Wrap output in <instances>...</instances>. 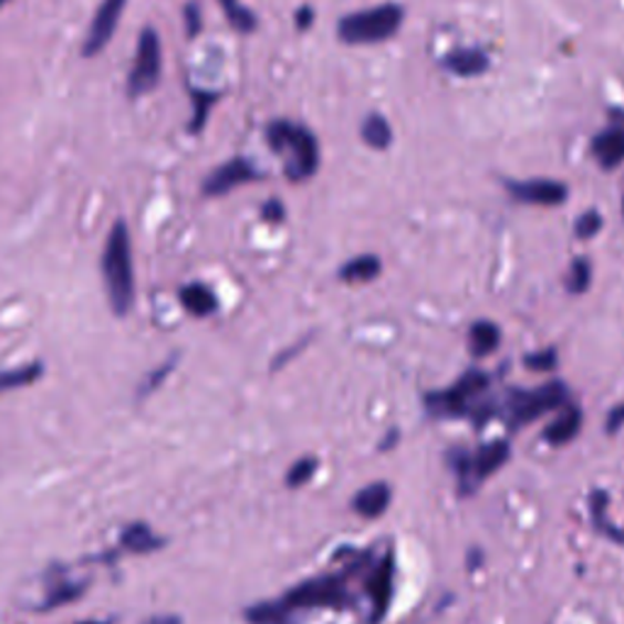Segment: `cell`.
Here are the masks:
<instances>
[{
	"label": "cell",
	"mask_w": 624,
	"mask_h": 624,
	"mask_svg": "<svg viewBox=\"0 0 624 624\" xmlns=\"http://www.w3.org/2000/svg\"><path fill=\"white\" fill-rule=\"evenodd\" d=\"M557 362H559V358H557L554 350H542V352H534V354L524 356V366L532 368V371H554Z\"/></svg>",
	"instance_id": "29"
},
{
	"label": "cell",
	"mask_w": 624,
	"mask_h": 624,
	"mask_svg": "<svg viewBox=\"0 0 624 624\" xmlns=\"http://www.w3.org/2000/svg\"><path fill=\"white\" fill-rule=\"evenodd\" d=\"M506 188L510 196L520 202H532V206L554 208L569 198V186L551 178H530V181H508Z\"/></svg>",
	"instance_id": "9"
},
{
	"label": "cell",
	"mask_w": 624,
	"mask_h": 624,
	"mask_svg": "<svg viewBox=\"0 0 624 624\" xmlns=\"http://www.w3.org/2000/svg\"><path fill=\"white\" fill-rule=\"evenodd\" d=\"M610 435H615L620 427H624V403H620L617 407H612L610 415H607V423H605Z\"/></svg>",
	"instance_id": "32"
},
{
	"label": "cell",
	"mask_w": 624,
	"mask_h": 624,
	"mask_svg": "<svg viewBox=\"0 0 624 624\" xmlns=\"http://www.w3.org/2000/svg\"><path fill=\"white\" fill-rule=\"evenodd\" d=\"M362 137L364 142L368 144L371 149H388L391 147V142H393V129L388 125V119L378 115V113H371L366 119H364V125H362Z\"/></svg>",
	"instance_id": "21"
},
{
	"label": "cell",
	"mask_w": 624,
	"mask_h": 624,
	"mask_svg": "<svg viewBox=\"0 0 624 624\" xmlns=\"http://www.w3.org/2000/svg\"><path fill=\"white\" fill-rule=\"evenodd\" d=\"M105 291L117 315H125L135 303V263H132V242L125 222H117L107 235L103 251Z\"/></svg>",
	"instance_id": "1"
},
{
	"label": "cell",
	"mask_w": 624,
	"mask_h": 624,
	"mask_svg": "<svg viewBox=\"0 0 624 624\" xmlns=\"http://www.w3.org/2000/svg\"><path fill=\"white\" fill-rule=\"evenodd\" d=\"M267 139L269 147L275 154L285 156L288 178H293V181H305V178L318 171L320 166L318 139L312 137V132L305 129L303 125L279 119V123H271Z\"/></svg>",
	"instance_id": "2"
},
{
	"label": "cell",
	"mask_w": 624,
	"mask_h": 624,
	"mask_svg": "<svg viewBox=\"0 0 624 624\" xmlns=\"http://www.w3.org/2000/svg\"><path fill=\"white\" fill-rule=\"evenodd\" d=\"M488 383L490 378L483 371H468L449 391L427 395L429 413L441 417H459L468 413V403H471L476 395H481L488 388Z\"/></svg>",
	"instance_id": "5"
},
{
	"label": "cell",
	"mask_w": 624,
	"mask_h": 624,
	"mask_svg": "<svg viewBox=\"0 0 624 624\" xmlns=\"http://www.w3.org/2000/svg\"><path fill=\"white\" fill-rule=\"evenodd\" d=\"M403 8L395 3L376 6L340 20V40L346 44H376L391 40L403 25Z\"/></svg>",
	"instance_id": "3"
},
{
	"label": "cell",
	"mask_w": 624,
	"mask_h": 624,
	"mask_svg": "<svg viewBox=\"0 0 624 624\" xmlns=\"http://www.w3.org/2000/svg\"><path fill=\"white\" fill-rule=\"evenodd\" d=\"M119 547L132 551V554H149V551L162 547V539L152 532L149 524L135 522L125 527L123 534H119Z\"/></svg>",
	"instance_id": "17"
},
{
	"label": "cell",
	"mask_w": 624,
	"mask_h": 624,
	"mask_svg": "<svg viewBox=\"0 0 624 624\" xmlns=\"http://www.w3.org/2000/svg\"><path fill=\"white\" fill-rule=\"evenodd\" d=\"M581 427H583V413L579 407L571 405L544 429V439L551 444V447H563V444H569L579 437Z\"/></svg>",
	"instance_id": "15"
},
{
	"label": "cell",
	"mask_w": 624,
	"mask_h": 624,
	"mask_svg": "<svg viewBox=\"0 0 624 624\" xmlns=\"http://www.w3.org/2000/svg\"><path fill=\"white\" fill-rule=\"evenodd\" d=\"M622 215H624V198H622Z\"/></svg>",
	"instance_id": "39"
},
{
	"label": "cell",
	"mask_w": 624,
	"mask_h": 624,
	"mask_svg": "<svg viewBox=\"0 0 624 624\" xmlns=\"http://www.w3.org/2000/svg\"><path fill=\"white\" fill-rule=\"evenodd\" d=\"M76 624H107V622H101V620H83V622H76Z\"/></svg>",
	"instance_id": "37"
},
{
	"label": "cell",
	"mask_w": 624,
	"mask_h": 624,
	"mask_svg": "<svg viewBox=\"0 0 624 624\" xmlns=\"http://www.w3.org/2000/svg\"><path fill=\"white\" fill-rule=\"evenodd\" d=\"M603 230V218L597 210H585L579 220H575V237L579 239H593Z\"/></svg>",
	"instance_id": "26"
},
{
	"label": "cell",
	"mask_w": 624,
	"mask_h": 624,
	"mask_svg": "<svg viewBox=\"0 0 624 624\" xmlns=\"http://www.w3.org/2000/svg\"><path fill=\"white\" fill-rule=\"evenodd\" d=\"M147 624H181V620H178V617H152V620H147Z\"/></svg>",
	"instance_id": "36"
},
{
	"label": "cell",
	"mask_w": 624,
	"mask_h": 624,
	"mask_svg": "<svg viewBox=\"0 0 624 624\" xmlns=\"http://www.w3.org/2000/svg\"><path fill=\"white\" fill-rule=\"evenodd\" d=\"M227 18H230L232 25L239 30V32H251L257 28V18L251 15V10L242 8V6H227Z\"/></svg>",
	"instance_id": "28"
},
{
	"label": "cell",
	"mask_w": 624,
	"mask_h": 624,
	"mask_svg": "<svg viewBox=\"0 0 624 624\" xmlns=\"http://www.w3.org/2000/svg\"><path fill=\"white\" fill-rule=\"evenodd\" d=\"M83 593V585H76V583H64L62 587H56V591L44 600V607L46 610H54V607H62L66 603H71V600H76L79 595Z\"/></svg>",
	"instance_id": "27"
},
{
	"label": "cell",
	"mask_w": 624,
	"mask_h": 624,
	"mask_svg": "<svg viewBox=\"0 0 624 624\" xmlns=\"http://www.w3.org/2000/svg\"><path fill=\"white\" fill-rule=\"evenodd\" d=\"M210 105H212L210 93H198L196 95V115H194V123H190V129L200 132L202 127H206V119L210 115Z\"/></svg>",
	"instance_id": "30"
},
{
	"label": "cell",
	"mask_w": 624,
	"mask_h": 624,
	"mask_svg": "<svg viewBox=\"0 0 624 624\" xmlns=\"http://www.w3.org/2000/svg\"><path fill=\"white\" fill-rule=\"evenodd\" d=\"M159 76H162V44L152 28H144V32L139 34L135 66H132L129 74V93L132 95L149 93L156 86Z\"/></svg>",
	"instance_id": "7"
},
{
	"label": "cell",
	"mask_w": 624,
	"mask_h": 624,
	"mask_svg": "<svg viewBox=\"0 0 624 624\" xmlns=\"http://www.w3.org/2000/svg\"><path fill=\"white\" fill-rule=\"evenodd\" d=\"M388 506H391V486L383 483V481L371 483V486L358 490V493L354 496V502H352L354 512L362 514V518H366V520L381 518V514L388 510Z\"/></svg>",
	"instance_id": "13"
},
{
	"label": "cell",
	"mask_w": 624,
	"mask_h": 624,
	"mask_svg": "<svg viewBox=\"0 0 624 624\" xmlns=\"http://www.w3.org/2000/svg\"><path fill=\"white\" fill-rule=\"evenodd\" d=\"M381 259L374 254H364V257H356L352 261H346L342 271H340V279L346 283H366V281H374L376 275L381 273Z\"/></svg>",
	"instance_id": "20"
},
{
	"label": "cell",
	"mask_w": 624,
	"mask_h": 624,
	"mask_svg": "<svg viewBox=\"0 0 624 624\" xmlns=\"http://www.w3.org/2000/svg\"><path fill=\"white\" fill-rule=\"evenodd\" d=\"M441 66L454 76L476 79L483 76L490 69V56L483 50H478V46H459V50H454L441 59Z\"/></svg>",
	"instance_id": "12"
},
{
	"label": "cell",
	"mask_w": 624,
	"mask_h": 624,
	"mask_svg": "<svg viewBox=\"0 0 624 624\" xmlns=\"http://www.w3.org/2000/svg\"><path fill=\"white\" fill-rule=\"evenodd\" d=\"M42 376V366L32 364V366H20L13 371H0V393L6 391H15L22 386H30Z\"/></svg>",
	"instance_id": "22"
},
{
	"label": "cell",
	"mask_w": 624,
	"mask_h": 624,
	"mask_svg": "<svg viewBox=\"0 0 624 624\" xmlns=\"http://www.w3.org/2000/svg\"><path fill=\"white\" fill-rule=\"evenodd\" d=\"M318 471V461L312 459V456H305V459H298L293 466H291V471H288L285 476V483L291 486V488H300V486H305L312 476H315Z\"/></svg>",
	"instance_id": "25"
},
{
	"label": "cell",
	"mask_w": 624,
	"mask_h": 624,
	"mask_svg": "<svg viewBox=\"0 0 624 624\" xmlns=\"http://www.w3.org/2000/svg\"><path fill=\"white\" fill-rule=\"evenodd\" d=\"M295 22H298V30H308L310 22H312V10L310 8H300Z\"/></svg>",
	"instance_id": "35"
},
{
	"label": "cell",
	"mask_w": 624,
	"mask_h": 624,
	"mask_svg": "<svg viewBox=\"0 0 624 624\" xmlns=\"http://www.w3.org/2000/svg\"><path fill=\"white\" fill-rule=\"evenodd\" d=\"M125 3H127V0H103L98 13H95V18L91 22L86 44H83V54H86V56L98 54L103 46L113 40Z\"/></svg>",
	"instance_id": "11"
},
{
	"label": "cell",
	"mask_w": 624,
	"mask_h": 624,
	"mask_svg": "<svg viewBox=\"0 0 624 624\" xmlns=\"http://www.w3.org/2000/svg\"><path fill=\"white\" fill-rule=\"evenodd\" d=\"M186 30L190 38H196L198 30H200V18H198V8L196 6H188L186 8Z\"/></svg>",
	"instance_id": "33"
},
{
	"label": "cell",
	"mask_w": 624,
	"mask_h": 624,
	"mask_svg": "<svg viewBox=\"0 0 624 624\" xmlns=\"http://www.w3.org/2000/svg\"><path fill=\"white\" fill-rule=\"evenodd\" d=\"M591 275H593V267H591V259H583L579 257L571 263V271L566 275V291L571 295H581L585 293L587 288H591Z\"/></svg>",
	"instance_id": "24"
},
{
	"label": "cell",
	"mask_w": 624,
	"mask_h": 624,
	"mask_svg": "<svg viewBox=\"0 0 624 624\" xmlns=\"http://www.w3.org/2000/svg\"><path fill=\"white\" fill-rule=\"evenodd\" d=\"M291 612L283 607V603H259L247 610L249 624H288Z\"/></svg>",
	"instance_id": "23"
},
{
	"label": "cell",
	"mask_w": 624,
	"mask_h": 624,
	"mask_svg": "<svg viewBox=\"0 0 624 624\" xmlns=\"http://www.w3.org/2000/svg\"><path fill=\"white\" fill-rule=\"evenodd\" d=\"M181 305L196 318H206L212 315L218 310V298L210 291L208 285L202 283H190L181 291Z\"/></svg>",
	"instance_id": "19"
},
{
	"label": "cell",
	"mask_w": 624,
	"mask_h": 624,
	"mask_svg": "<svg viewBox=\"0 0 624 624\" xmlns=\"http://www.w3.org/2000/svg\"><path fill=\"white\" fill-rule=\"evenodd\" d=\"M3 3H6V0H0V6H3Z\"/></svg>",
	"instance_id": "40"
},
{
	"label": "cell",
	"mask_w": 624,
	"mask_h": 624,
	"mask_svg": "<svg viewBox=\"0 0 624 624\" xmlns=\"http://www.w3.org/2000/svg\"><path fill=\"white\" fill-rule=\"evenodd\" d=\"M591 152L600 169L612 171L624 162V113L612 111L610 113V125L597 132L591 142Z\"/></svg>",
	"instance_id": "8"
},
{
	"label": "cell",
	"mask_w": 624,
	"mask_h": 624,
	"mask_svg": "<svg viewBox=\"0 0 624 624\" xmlns=\"http://www.w3.org/2000/svg\"><path fill=\"white\" fill-rule=\"evenodd\" d=\"M569 401V388L561 381H551L534 391H512L508 395V410L514 423H534L549 410H557Z\"/></svg>",
	"instance_id": "4"
},
{
	"label": "cell",
	"mask_w": 624,
	"mask_h": 624,
	"mask_svg": "<svg viewBox=\"0 0 624 624\" xmlns=\"http://www.w3.org/2000/svg\"><path fill=\"white\" fill-rule=\"evenodd\" d=\"M368 595L371 600H374V622H378L388 612L391 595H393V559L391 557L383 563H378V569L371 573Z\"/></svg>",
	"instance_id": "14"
},
{
	"label": "cell",
	"mask_w": 624,
	"mask_h": 624,
	"mask_svg": "<svg viewBox=\"0 0 624 624\" xmlns=\"http://www.w3.org/2000/svg\"><path fill=\"white\" fill-rule=\"evenodd\" d=\"M510 459V444L508 441H493L478 449V454L471 459V474L478 478H486L496 474L498 468Z\"/></svg>",
	"instance_id": "16"
},
{
	"label": "cell",
	"mask_w": 624,
	"mask_h": 624,
	"mask_svg": "<svg viewBox=\"0 0 624 624\" xmlns=\"http://www.w3.org/2000/svg\"><path fill=\"white\" fill-rule=\"evenodd\" d=\"M259 174L254 169V164H251L249 159H232V162H227L222 166H218L206 181H202V194L206 196H225V194H230L232 188L237 186H242V184H249V181H254Z\"/></svg>",
	"instance_id": "10"
},
{
	"label": "cell",
	"mask_w": 624,
	"mask_h": 624,
	"mask_svg": "<svg viewBox=\"0 0 624 624\" xmlns=\"http://www.w3.org/2000/svg\"><path fill=\"white\" fill-rule=\"evenodd\" d=\"M346 591L340 579H312L305 583H298L293 591H288L281 603L288 612L293 610H315V607H337L344 603Z\"/></svg>",
	"instance_id": "6"
},
{
	"label": "cell",
	"mask_w": 624,
	"mask_h": 624,
	"mask_svg": "<svg viewBox=\"0 0 624 624\" xmlns=\"http://www.w3.org/2000/svg\"><path fill=\"white\" fill-rule=\"evenodd\" d=\"M468 344H471L474 356H488L500 346V327L490 320H478L468 330Z\"/></svg>",
	"instance_id": "18"
},
{
	"label": "cell",
	"mask_w": 624,
	"mask_h": 624,
	"mask_svg": "<svg viewBox=\"0 0 624 624\" xmlns=\"http://www.w3.org/2000/svg\"><path fill=\"white\" fill-rule=\"evenodd\" d=\"M222 3H225V8H227V6H235L237 0H222Z\"/></svg>",
	"instance_id": "38"
},
{
	"label": "cell",
	"mask_w": 624,
	"mask_h": 624,
	"mask_svg": "<svg viewBox=\"0 0 624 624\" xmlns=\"http://www.w3.org/2000/svg\"><path fill=\"white\" fill-rule=\"evenodd\" d=\"M261 218L267 220V222H271V225H279V222H283V220H285V208H283V202H279V200H269L267 206L261 208Z\"/></svg>",
	"instance_id": "31"
},
{
	"label": "cell",
	"mask_w": 624,
	"mask_h": 624,
	"mask_svg": "<svg viewBox=\"0 0 624 624\" xmlns=\"http://www.w3.org/2000/svg\"><path fill=\"white\" fill-rule=\"evenodd\" d=\"M169 368H171V364H166V366H162L159 371H156V374H152V376H149V381L144 383V386H142V395H144V393H152L156 386H159L162 378H164V376H169Z\"/></svg>",
	"instance_id": "34"
}]
</instances>
